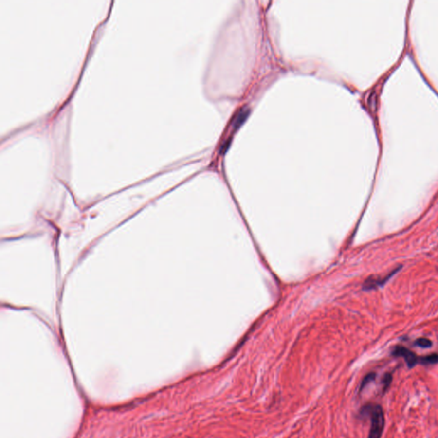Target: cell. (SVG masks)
Instances as JSON below:
<instances>
[{"instance_id":"cell-1","label":"cell","mask_w":438,"mask_h":438,"mask_svg":"<svg viewBox=\"0 0 438 438\" xmlns=\"http://www.w3.org/2000/svg\"><path fill=\"white\" fill-rule=\"evenodd\" d=\"M362 416H369L371 428L367 438H381L385 427L384 412L380 405L367 404L361 410Z\"/></svg>"},{"instance_id":"cell-3","label":"cell","mask_w":438,"mask_h":438,"mask_svg":"<svg viewBox=\"0 0 438 438\" xmlns=\"http://www.w3.org/2000/svg\"><path fill=\"white\" fill-rule=\"evenodd\" d=\"M402 266L401 265L399 267H397V268L395 269V270H393L392 272L389 273L388 275H386L385 276H383V277H379V276H377V277L370 276V277L365 282L363 289H364V290H376V289H378L379 287L383 286L389 280H390V278H391L395 274H396L397 272H399L400 270L402 269Z\"/></svg>"},{"instance_id":"cell-2","label":"cell","mask_w":438,"mask_h":438,"mask_svg":"<svg viewBox=\"0 0 438 438\" xmlns=\"http://www.w3.org/2000/svg\"><path fill=\"white\" fill-rule=\"evenodd\" d=\"M391 354L395 357H401L404 359L406 363L407 367L409 369L414 368L415 365L419 364L420 356H417L415 353L411 350L406 348L403 346H396L393 348Z\"/></svg>"},{"instance_id":"cell-4","label":"cell","mask_w":438,"mask_h":438,"mask_svg":"<svg viewBox=\"0 0 438 438\" xmlns=\"http://www.w3.org/2000/svg\"><path fill=\"white\" fill-rule=\"evenodd\" d=\"M438 363V353H432L425 356H420L419 364L423 365H435Z\"/></svg>"},{"instance_id":"cell-6","label":"cell","mask_w":438,"mask_h":438,"mask_svg":"<svg viewBox=\"0 0 438 438\" xmlns=\"http://www.w3.org/2000/svg\"><path fill=\"white\" fill-rule=\"evenodd\" d=\"M377 378L376 372H370L368 374L365 376L363 380L361 381V387H360V392H362V390L365 388V386L368 385L370 383L374 381Z\"/></svg>"},{"instance_id":"cell-5","label":"cell","mask_w":438,"mask_h":438,"mask_svg":"<svg viewBox=\"0 0 438 438\" xmlns=\"http://www.w3.org/2000/svg\"><path fill=\"white\" fill-rule=\"evenodd\" d=\"M393 381V377L391 373L387 372L383 375V377L382 378V384H383V393L385 394L389 390V387L391 385Z\"/></svg>"},{"instance_id":"cell-7","label":"cell","mask_w":438,"mask_h":438,"mask_svg":"<svg viewBox=\"0 0 438 438\" xmlns=\"http://www.w3.org/2000/svg\"><path fill=\"white\" fill-rule=\"evenodd\" d=\"M414 345L419 347H422V348H429V347H431L432 346V342H431V340L427 339V338L421 337V338H419V339L416 340L414 342Z\"/></svg>"}]
</instances>
